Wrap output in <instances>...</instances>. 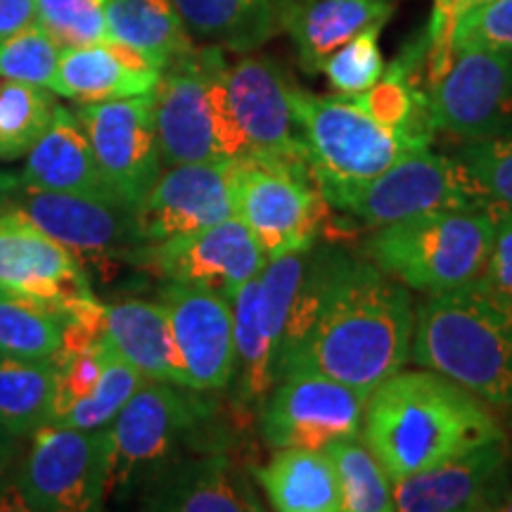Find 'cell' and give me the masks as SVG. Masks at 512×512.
I'll return each mask as SVG.
<instances>
[{
	"instance_id": "6da1fadb",
	"label": "cell",
	"mask_w": 512,
	"mask_h": 512,
	"mask_svg": "<svg viewBox=\"0 0 512 512\" xmlns=\"http://www.w3.org/2000/svg\"><path fill=\"white\" fill-rule=\"evenodd\" d=\"M413 330L411 290L363 254L337 247L316 318L280 363L278 380L313 373L370 396L411 361Z\"/></svg>"
},
{
	"instance_id": "7a4b0ae2",
	"label": "cell",
	"mask_w": 512,
	"mask_h": 512,
	"mask_svg": "<svg viewBox=\"0 0 512 512\" xmlns=\"http://www.w3.org/2000/svg\"><path fill=\"white\" fill-rule=\"evenodd\" d=\"M361 437L394 479L505 439L498 415L437 370H399L373 389Z\"/></svg>"
},
{
	"instance_id": "3957f363",
	"label": "cell",
	"mask_w": 512,
	"mask_h": 512,
	"mask_svg": "<svg viewBox=\"0 0 512 512\" xmlns=\"http://www.w3.org/2000/svg\"><path fill=\"white\" fill-rule=\"evenodd\" d=\"M411 361L458 382L512 427V299L479 283L427 294Z\"/></svg>"
},
{
	"instance_id": "277c9868",
	"label": "cell",
	"mask_w": 512,
	"mask_h": 512,
	"mask_svg": "<svg viewBox=\"0 0 512 512\" xmlns=\"http://www.w3.org/2000/svg\"><path fill=\"white\" fill-rule=\"evenodd\" d=\"M290 98L311 181L328 204L432 147V136L384 124L356 95H313L292 86Z\"/></svg>"
},
{
	"instance_id": "5b68a950",
	"label": "cell",
	"mask_w": 512,
	"mask_h": 512,
	"mask_svg": "<svg viewBox=\"0 0 512 512\" xmlns=\"http://www.w3.org/2000/svg\"><path fill=\"white\" fill-rule=\"evenodd\" d=\"M496 235V202L434 211L373 228L363 256L413 292L441 294L477 283Z\"/></svg>"
},
{
	"instance_id": "8992f818",
	"label": "cell",
	"mask_w": 512,
	"mask_h": 512,
	"mask_svg": "<svg viewBox=\"0 0 512 512\" xmlns=\"http://www.w3.org/2000/svg\"><path fill=\"white\" fill-rule=\"evenodd\" d=\"M221 46L192 48L162 69L155 86V124L164 166L221 164L247 157L226 88Z\"/></svg>"
},
{
	"instance_id": "52a82bcc",
	"label": "cell",
	"mask_w": 512,
	"mask_h": 512,
	"mask_svg": "<svg viewBox=\"0 0 512 512\" xmlns=\"http://www.w3.org/2000/svg\"><path fill=\"white\" fill-rule=\"evenodd\" d=\"M489 204L458 157L427 147L399 159L373 181L339 195L330 207L356 216L366 228H382L434 211L482 209Z\"/></svg>"
},
{
	"instance_id": "ba28073f",
	"label": "cell",
	"mask_w": 512,
	"mask_h": 512,
	"mask_svg": "<svg viewBox=\"0 0 512 512\" xmlns=\"http://www.w3.org/2000/svg\"><path fill=\"white\" fill-rule=\"evenodd\" d=\"M233 216L245 223L266 259L311 249L320 240L330 204L309 174L245 157L230 174Z\"/></svg>"
},
{
	"instance_id": "9c48e42d",
	"label": "cell",
	"mask_w": 512,
	"mask_h": 512,
	"mask_svg": "<svg viewBox=\"0 0 512 512\" xmlns=\"http://www.w3.org/2000/svg\"><path fill=\"white\" fill-rule=\"evenodd\" d=\"M188 392L176 384L147 380L107 425V496L124 494L140 477L150 479L176 458V448L204 415L202 403L190 399Z\"/></svg>"
},
{
	"instance_id": "30bf717a",
	"label": "cell",
	"mask_w": 512,
	"mask_h": 512,
	"mask_svg": "<svg viewBox=\"0 0 512 512\" xmlns=\"http://www.w3.org/2000/svg\"><path fill=\"white\" fill-rule=\"evenodd\" d=\"M110 439L102 430L43 425L31 434V446L19 475V494L27 510L93 512L107 498Z\"/></svg>"
},
{
	"instance_id": "8fae6325",
	"label": "cell",
	"mask_w": 512,
	"mask_h": 512,
	"mask_svg": "<svg viewBox=\"0 0 512 512\" xmlns=\"http://www.w3.org/2000/svg\"><path fill=\"white\" fill-rule=\"evenodd\" d=\"M368 396L330 380L299 373L273 384L259 406V432L273 451H325L339 439L361 434Z\"/></svg>"
},
{
	"instance_id": "7c38bea8",
	"label": "cell",
	"mask_w": 512,
	"mask_h": 512,
	"mask_svg": "<svg viewBox=\"0 0 512 512\" xmlns=\"http://www.w3.org/2000/svg\"><path fill=\"white\" fill-rule=\"evenodd\" d=\"M107 185L136 209L164 171L155 124V91L131 98L81 102L76 110Z\"/></svg>"
},
{
	"instance_id": "4fadbf2b",
	"label": "cell",
	"mask_w": 512,
	"mask_h": 512,
	"mask_svg": "<svg viewBox=\"0 0 512 512\" xmlns=\"http://www.w3.org/2000/svg\"><path fill=\"white\" fill-rule=\"evenodd\" d=\"M434 131L460 140L512 136V50H458L430 88Z\"/></svg>"
},
{
	"instance_id": "5bb4252c",
	"label": "cell",
	"mask_w": 512,
	"mask_h": 512,
	"mask_svg": "<svg viewBox=\"0 0 512 512\" xmlns=\"http://www.w3.org/2000/svg\"><path fill=\"white\" fill-rule=\"evenodd\" d=\"M133 261L164 280L207 287L233 299L266 266V254L238 216L131 252Z\"/></svg>"
},
{
	"instance_id": "9a60e30c",
	"label": "cell",
	"mask_w": 512,
	"mask_h": 512,
	"mask_svg": "<svg viewBox=\"0 0 512 512\" xmlns=\"http://www.w3.org/2000/svg\"><path fill=\"white\" fill-rule=\"evenodd\" d=\"M226 88L247 157L309 174L294 121L292 83L283 69L271 57L245 55L228 64Z\"/></svg>"
},
{
	"instance_id": "2e32d148",
	"label": "cell",
	"mask_w": 512,
	"mask_h": 512,
	"mask_svg": "<svg viewBox=\"0 0 512 512\" xmlns=\"http://www.w3.org/2000/svg\"><path fill=\"white\" fill-rule=\"evenodd\" d=\"M192 392H221L233 382V302L207 287L171 283L159 290Z\"/></svg>"
},
{
	"instance_id": "e0dca14e",
	"label": "cell",
	"mask_w": 512,
	"mask_h": 512,
	"mask_svg": "<svg viewBox=\"0 0 512 512\" xmlns=\"http://www.w3.org/2000/svg\"><path fill=\"white\" fill-rule=\"evenodd\" d=\"M0 287L67 309L91 297L83 261L22 209L0 211Z\"/></svg>"
},
{
	"instance_id": "ac0fdd59",
	"label": "cell",
	"mask_w": 512,
	"mask_h": 512,
	"mask_svg": "<svg viewBox=\"0 0 512 512\" xmlns=\"http://www.w3.org/2000/svg\"><path fill=\"white\" fill-rule=\"evenodd\" d=\"M235 162L176 164L147 190L136 207L145 245L216 226L233 216L230 174Z\"/></svg>"
},
{
	"instance_id": "d6986e66",
	"label": "cell",
	"mask_w": 512,
	"mask_h": 512,
	"mask_svg": "<svg viewBox=\"0 0 512 512\" xmlns=\"http://www.w3.org/2000/svg\"><path fill=\"white\" fill-rule=\"evenodd\" d=\"M510 477L508 444L496 439L430 470L394 479V508L401 512L494 510Z\"/></svg>"
},
{
	"instance_id": "ffe728a7",
	"label": "cell",
	"mask_w": 512,
	"mask_h": 512,
	"mask_svg": "<svg viewBox=\"0 0 512 512\" xmlns=\"http://www.w3.org/2000/svg\"><path fill=\"white\" fill-rule=\"evenodd\" d=\"M22 209L36 226L57 242L83 256L128 254L145 245L140 235L136 209L119 200L74 192L22 190Z\"/></svg>"
},
{
	"instance_id": "44dd1931",
	"label": "cell",
	"mask_w": 512,
	"mask_h": 512,
	"mask_svg": "<svg viewBox=\"0 0 512 512\" xmlns=\"http://www.w3.org/2000/svg\"><path fill=\"white\" fill-rule=\"evenodd\" d=\"M145 510L166 512H259L247 472L228 453L171 460L147 479Z\"/></svg>"
},
{
	"instance_id": "7402d4cb",
	"label": "cell",
	"mask_w": 512,
	"mask_h": 512,
	"mask_svg": "<svg viewBox=\"0 0 512 512\" xmlns=\"http://www.w3.org/2000/svg\"><path fill=\"white\" fill-rule=\"evenodd\" d=\"M19 185L22 190L74 192L117 200L102 176L79 117L62 105L55 107L46 133L27 152Z\"/></svg>"
},
{
	"instance_id": "603a6c76",
	"label": "cell",
	"mask_w": 512,
	"mask_h": 512,
	"mask_svg": "<svg viewBox=\"0 0 512 512\" xmlns=\"http://www.w3.org/2000/svg\"><path fill=\"white\" fill-rule=\"evenodd\" d=\"M159 76L136 50L114 41L62 48L55 93L81 102L131 98L155 91Z\"/></svg>"
},
{
	"instance_id": "cb8c5ba5",
	"label": "cell",
	"mask_w": 512,
	"mask_h": 512,
	"mask_svg": "<svg viewBox=\"0 0 512 512\" xmlns=\"http://www.w3.org/2000/svg\"><path fill=\"white\" fill-rule=\"evenodd\" d=\"M105 335L145 380L190 389L185 363L162 302L124 299L105 306Z\"/></svg>"
},
{
	"instance_id": "d4e9b609",
	"label": "cell",
	"mask_w": 512,
	"mask_h": 512,
	"mask_svg": "<svg viewBox=\"0 0 512 512\" xmlns=\"http://www.w3.org/2000/svg\"><path fill=\"white\" fill-rule=\"evenodd\" d=\"M396 0H287L283 31L292 36L306 72H320L328 57L375 24L384 27Z\"/></svg>"
},
{
	"instance_id": "484cf974",
	"label": "cell",
	"mask_w": 512,
	"mask_h": 512,
	"mask_svg": "<svg viewBox=\"0 0 512 512\" xmlns=\"http://www.w3.org/2000/svg\"><path fill=\"white\" fill-rule=\"evenodd\" d=\"M188 34L249 53L283 31L287 0H171Z\"/></svg>"
},
{
	"instance_id": "4316f807",
	"label": "cell",
	"mask_w": 512,
	"mask_h": 512,
	"mask_svg": "<svg viewBox=\"0 0 512 512\" xmlns=\"http://www.w3.org/2000/svg\"><path fill=\"white\" fill-rule=\"evenodd\" d=\"M259 486L278 512H342L335 465L325 451L283 448L256 472Z\"/></svg>"
},
{
	"instance_id": "83f0119b",
	"label": "cell",
	"mask_w": 512,
	"mask_h": 512,
	"mask_svg": "<svg viewBox=\"0 0 512 512\" xmlns=\"http://www.w3.org/2000/svg\"><path fill=\"white\" fill-rule=\"evenodd\" d=\"M105 19L110 41L136 50L159 72L195 48L171 0H105Z\"/></svg>"
},
{
	"instance_id": "f1b7e54d",
	"label": "cell",
	"mask_w": 512,
	"mask_h": 512,
	"mask_svg": "<svg viewBox=\"0 0 512 512\" xmlns=\"http://www.w3.org/2000/svg\"><path fill=\"white\" fill-rule=\"evenodd\" d=\"M235 370L233 389L240 403L259 408L275 384V356L261 320L259 275L233 294Z\"/></svg>"
},
{
	"instance_id": "f546056e",
	"label": "cell",
	"mask_w": 512,
	"mask_h": 512,
	"mask_svg": "<svg viewBox=\"0 0 512 512\" xmlns=\"http://www.w3.org/2000/svg\"><path fill=\"white\" fill-rule=\"evenodd\" d=\"M55 403L53 358L0 356V430L12 437H31L50 425Z\"/></svg>"
},
{
	"instance_id": "4dcf8cb0",
	"label": "cell",
	"mask_w": 512,
	"mask_h": 512,
	"mask_svg": "<svg viewBox=\"0 0 512 512\" xmlns=\"http://www.w3.org/2000/svg\"><path fill=\"white\" fill-rule=\"evenodd\" d=\"M64 316L55 304L0 287V356L46 361L62 349Z\"/></svg>"
},
{
	"instance_id": "1f68e13d",
	"label": "cell",
	"mask_w": 512,
	"mask_h": 512,
	"mask_svg": "<svg viewBox=\"0 0 512 512\" xmlns=\"http://www.w3.org/2000/svg\"><path fill=\"white\" fill-rule=\"evenodd\" d=\"M339 484L342 512H394V482L361 434L325 448Z\"/></svg>"
},
{
	"instance_id": "d6a6232c",
	"label": "cell",
	"mask_w": 512,
	"mask_h": 512,
	"mask_svg": "<svg viewBox=\"0 0 512 512\" xmlns=\"http://www.w3.org/2000/svg\"><path fill=\"white\" fill-rule=\"evenodd\" d=\"M55 107L48 88L8 79L0 83V162L27 157L46 133Z\"/></svg>"
},
{
	"instance_id": "836d02e7",
	"label": "cell",
	"mask_w": 512,
	"mask_h": 512,
	"mask_svg": "<svg viewBox=\"0 0 512 512\" xmlns=\"http://www.w3.org/2000/svg\"><path fill=\"white\" fill-rule=\"evenodd\" d=\"M62 46L41 22L0 38V76L55 93Z\"/></svg>"
},
{
	"instance_id": "e575fe53",
	"label": "cell",
	"mask_w": 512,
	"mask_h": 512,
	"mask_svg": "<svg viewBox=\"0 0 512 512\" xmlns=\"http://www.w3.org/2000/svg\"><path fill=\"white\" fill-rule=\"evenodd\" d=\"M147 380L138 373L131 363H126L124 358L117 354V349L112 347V356L107 361L105 375L95 392L88 396L86 401L76 403L74 408H69L62 418H57L53 425L60 427H74V430H102L110 422L117 418L121 408L126 406V401L143 387Z\"/></svg>"
},
{
	"instance_id": "d590c367",
	"label": "cell",
	"mask_w": 512,
	"mask_h": 512,
	"mask_svg": "<svg viewBox=\"0 0 512 512\" xmlns=\"http://www.w3.org/2000/svg\"><path fill=\"white\" fill-rule=\"evenodd\" d=\"M380 24L351 38L347 46L335 50L323 69L330 86L342 95H358L373 88L384 74V57L380 53Z\"/></svg>"
},
{
	"instance_id": "8d00e7d4",
	"label": "cell",
	"mask_w": 512,
	"mask_h": 512,
	"mask_svg": "<svg viewBox=\"0 0 512 512\" xmlns=\"http://www.w3.org/2000/svg\"><path fill=\"white\" fill-rule=\"evenodd\" d=\"M38 22L62 48L110 41L105 0H36Z\"/></svg>"
},
{
	"instance_id": "74e56055",
	"label": "cell",
	"mask_w": 512,
	"mask_h": 512,
	"mask_svg": "<svg viewBox=\"0 0 512 512\" xmlns=\"http://www.w3.org/2000/svg\"><path fill=\"white\" fill-rule=\"evenodd\" d=\"M456 157L491 202L512 211V136L463 140Z\"/></svg>"
},
{
	"instance_id": "f35d334b",
	"label": "cell",
	"mask_w": 512,
	"mask_h": 512,
	"mask_svg": "<svg viewBox=\"0 0 512 512\" xmlns=\"http://www.w3.org/2000/svg\"><path fill=\"white\" fill-rule=\"evenodd\" d=\"M512 50V0H484L453 29V50Z\"/></svg>"
},
{
	"instance_id": "ab89813d",
	"label": "cell",
	"mask_w": 512,
	"mask_h": 512,
	"mask_svg": "<svg viewBox=\"0 0 512 512\" xmlns=\"http://www.w3.org/2000/svg\"><path fill=\"white\" fill-rule=\"evenodd\" d=\"M479 285L512 299V211L496 204V235Z\"/></svg>"
},
{
	"instance_id": "60d3db41",
	"label": "cell",
	"mask_w": 512,
	"mask_h": 512,
	"mask_svg": "<svg viewBox=\"0 0 512 512\" xmlns=\"http://www.w3.org/2000/svg\"><path fill=\"white\" fill-rule=\"evenodd\" d=\"M36 22V0H0V38H8Z\"/></svg>"
},
{
	"instance_id": "b9f144b4",
	"label": "cell",
	"mask_w": 512,
	"mask_h": 512,
	"mask_svg": "<svg viewBox=\"0 0 512 512\" xmlns=\"http://www.w3.org/2000/svg\"><path fill=\"white\" fill-rule=\"evenodd\" d=\"M15 439L12 434L0 430V479H3L8 467L12 465V458H15Z\"/></svg>"
},
{
	"instance_id": "7bdbcfd3",
	"label": "cell",
	"mask_w": 512,
	"mask_h": 512,
	"mask_svg": "<svg viewBox=\"0 0 512 512\" xmlns=\"http://www.w3.org/2000/svg\"><path fill=\"white\" fill-rule=\"evenodd\" d=\"M494 510H498V512H512V477H510V482L505 484L503 494L496 501V508Z\"/></svg>"
},
{
	"instance_id": "ee69618b",
	"label": "cell",
	"mask_w": 512,
	"mask_h": 512,
	"mask_svg": "<svg viewBox=\"0 0 512 512\" xmlns=\"http://www.w3.org/2000/svg\"><path fill=\"white\" fill-rule=\"evenodd\" d=\"M479 3H484V0H453V10H456V15L460 17L465 10L475 8V5H479Z\"/></svg>"
},
{
	"instance_id": "f6af8a7d",
	"label": "cell",
	"mask_w": 512,
	"mask_h": 512,
	"mask_svg": "<svg viewBox=\"0 0 512 512\" xmlns=\"http://www.w3.org/2000/svg\"><path fill=\"white\" fill-rule=\"evenodd\" d=\"M434 12H453V15H456V10H453V0H434Z\"/></svg>"
}]
</instances>
